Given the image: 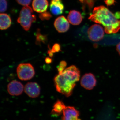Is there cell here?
Returning a JSON list of instances; mask_svg holds the SVG:
<instances>
[{"label":"cell","mask_w":120,"mask_h":120,"mask_svg":"<svg viewBox=\"0 0 120 120\" xmlns=\"http://www.w3.org/2000/svg\"><path fill=\"white\" fill-rule=\"evenodd\" d=\"M0 11L1 13H2L7 11L8 8V2L6 0H0Z\"/></svg>","instance_id":"20"},{"label":"cell","mask_w":120,"mask_h":120,"mask_svg":"<svg viewBox=\"0 0 120 120\" xmlns=\"http://www.w3.org/2000/svg\"><path fill=\"white\" fill-rule=\"evenodd\" d=\"M47 38L46 35L42 34L40 32V30L38 29L37 30L36 43H39L41 42L45 43L47 41Z\"/></svg>","instance_id":"17"},{"label":"cell","mask_w":120,"mask_h":120,"mask_svg":"<svg viewBox=\"0 0 120 120\" xmlns=\"http://www.w3.org/2000/svg\"><path fill=\"white\" fill-rule=\"evenodd\" d=\"M24 86L20 82L13 80L9 83L8 91L9 94L13 96H18L22 94L23 91Z\"/></svg>","instance_id":"10"},{"label":"cell","mask_w":120,"mask_h":120,"mask_svg":"<svg viewBox=\"0 0 120 120\" xmlns=\"http://www.w3.org/2000/svg\"><path fill=\"white\" fill-rule=\"evenodd\" d=\"M79 112L75 107L66 106L63 112L62 120H81L79 118Z\"/></svg>","instance_id":"11"},{"label":"cell","mask_w":120,"mask_h":120,"mask_svg":"<svg viewBox=\"0 0 120 120\" xmlns=\"http://www.w3.org/2000/svg\"><path fill=\"white\" fill-rule=\"evenodd\" d=\"M62 75L73 83L79 81L80 76V72L79 69L75 65H71L65 69Z\"/></svg>","instance_id":"6"},{"label":"cell","mask_w":120,"mask_h":120,"mask_svg":"<svg viewBox=\"0 0 120 120\" xmlns=\"http://www.w3.org/2000/svg\"><path fill=\"white\" fill-rule=\"evenodd\" d=\"M11 24V17L6 13H1L0 15V28L1 30H7L10 27Z\"/></svg>","instance_id":"15"},{"label":"cell","mask_w":120,"mask_h":120,"mask_svg":"<svg viewBox=\"0 0 120 120\" xmlns=\"http://www.w3.org/2000/svg\"><path fill=\"white\" fill-rule=\"evenodd\" d=\"M66 106L61 101L58 100L54 105L51 114L54 116H58L63 113L64 109Z\"/></svg>","instance_id":"16"},{"label":"cell","mask_w":120,"mask_h":120,"mask_svg":"<svg viewBox=\"0 0 120 120\" xmlns=\"http://www.w3.org/2000/svg\"><path fill=\"white\" fill-rule=\"evenodd\" d=\"M54 25L56 30L60 33L67 32L70 27L69 21L63 16L56 18L54 21Z\"/></svg>","instance_id":"8"},{"label":"cell","mask_w":120,"mask_h":120,"mask_svg":"<svg viewBox=\"0 0 120 120\" xmlns=\"http://www.w3.org/2000/svg\"><path fill=\"white\" fill-rule=\"evenodd\" d=\"M67 63L64 61H62L60 62L59 66L57 67V70L58 72V74H62L64 71L65 69L67 67Z\"/></svg>","instance_id":"19"},{"label":"cell","mask_w":120,"mask_h":120,"mask_svg":"<svg viewBox=\"0 0 120 120\" xmlns=\"http://www.w3.org/2000/svg\"><path fill=\"white\" fill-rule=\"evenodd\" d=\"M87 33L89 39L94 41L101 40L105 34L103 27L97 24H94L90 27L88 29Z\"/></svg>","instance_id":"5"},{"label":"cell","mask_w":120,"mask_h":120,"mask_svg":"<svg viewBox=\"0 0 120 120\" xmlns=\"http://www.w3.org/2000/svg\"><path fill=\"white\" fill-rule=\"evenodd\" d=\"M49 6L47 0H33L32 7L33 9L38 13L46 11Z\"/></svg>","instance_id":"13"},{"label":"cell","mask_w":120,"mask_h":120,"mask_svg":"<svg viewBox=\"0 0 120 120\" xmlns=\"http://www.w3.org/2000/svg\"><path fill=\"white\" fill-rule=\"evenodd\" d=\"M48 53L50 56L52 57L53 56V53L52 52V51H51V50H48Z\"/></svg>","instance_id":"27"},{"label":"cell","mask_w":120,"mask_h":120,"mask_svg":"<svg viewBox=\"0 0 120 120\" xmlns=\"http://www.w3.org/2000/svg\"><path fill=\"white\" fill-rule=\"evenodd\" d=\"M60 49V47L59 44L58 43H56L53 45L52 47V49H51V51L53 53L59 52Z\"/></svg>","instance_id":"22"},{"label":"cell","mask_w":120,"mask_h":120,"mask_svg":"<svg viewBox=\"0 0 120 120\" xmlns=\"http://www.w3.org/2000/svg\"><path fill=\"white\" fill-rule=\"evenodd\" d=\"M36 17L32 8L30 6H24L20 12L17 22L26 31L30 30L32 23L35 22Z\"/></svg>","instance_id":"3"},{"label":"cell","mask_w":120,"mask_h":120,"mask_svg":"<svg viewBox=\"0 0 120 120\" xmlns=\"http://www.w3.org/2000/svg\"><path fill=\"white\" fill-rule=\"evenodd\" d=\"M114 15H115V16H116L117 19H120V12H116Z\"/></svg>","instance_id":"25"},{"label":"cell","mask_w":120,"mask_h":120,"mask_svg":"<svg viewBox=\"0 0 120 120\" xmlns=\"http://www.w3.org/2000/svg\"><path fill=\"white\" fill-rule=\"evenodd\" d=\"M31 0H16L19 4L24 6H28L31 2Z\"/></svg>","instance_id":"21"},{"label":"cell","mask_w":120,"mask_h":120,"mask_svg":"<svg viewBox=\"0 0 120 120\" xmlns=\"http://www.w3.org/2000/svg\"><path fill=\"white\" fill-rule=\"evenodd\" d=\"M39 17L41 20H49L52 17V15L49 12L46 11L40 13Z\"/></svg>","instance_id":"18"},{"label":"cell","mask_w":120,"mask_h":120,"mask_svg":"<svg viewBox=\"0 0 120 120\" xmlns=\"http://www.w3.org/2000/svg\"><path fill=\"white\" fill-rule=\"evenodd\" d=\"M45 62L47 64H50L52 62V60L51 58H49V57H46L45 60Z\"/></svg>","instance_id":"24"},{"label":"cell","mask_w":120,"mask_h":120,"mask_svg":"<svg viewBox=\"0 0 120 120\" xmlns=\"http://www.w3.org/2000/svg\"><path fill=\"white\" fill-rule=\"evenodd\" d=\"M104 2L107 6H111L114 5L115 3L116 2L115 0H105Z\"/></svg>","instance_id":"23"},{"label":"cell","mask_w":120,"mask_h":120,"mask_svg":"<svg viewBox=\"0 0 120 120\" xmlns=\"http://www.w3.org/2000/svg\"><path fill=\"white\" fill-rule=\"evenodd\" d=\"M64 7L61 0H52L50 5V9L52 14L58 15L62 14Z\"/></svg>","instance_id":"12"},{"label":"cell","mask_w":120,"mask_h":120,"mask_svg":"<svg viewBox=\"0 0 120 120\" xmlns=\"http://www.w3.org/2000/svg\"><path fill=\"white\" fill-rule=\"evenodd\" d=\"M24 90L29 97L34 98L39 96L41 92L40 87L36 82H30L25 85Z\"/></svg>","instance_id":"9"},{"label":"cell","mask_w":120,"mask_h":120,"mask_svg":"<svg viewBox=\"0 0 120 120\" xmlns=\"http://www.w3.org/2000/svg\"><path fill=\"white\" fill-rule=\"evenodd\" d=\"M69 22L73 25H79L82 21L83 18L80 12L75 10L69 12L68 16Z\"/></svg>","instance_id":"14"},{"label":"cell","mask_w":120,"mask_h":120,"mask_svg":"<svg viewBox=\"0 0 120 120\" xmlns=\"http://www.w3.org/2000/svg\"><path fill=\"white\" fill-rule=\"evenodd\" d=\"M17 73L18 78L22 80H29L35 75L34 68L30 63H22L17 67Z\"/></svg>","instance_id":"4"},{"label":"cell","mask_w":120,"mask_h":120,"mask_svg":"<svg viewBox=\"0 0 120 120\" xmlns=\"http://www.w3.org/2000/svg\"><path fill=\"white\" fill-rule=\"evenodd\" d=\"M88 19L96 23L102 24L107 34L116 33L120 30V20L107 8L103 6L95 7Z\"/></svg>","instance_id":"1"},{"label":"cell","mask_w":120,"mask_h":120,"mask_svg":"<svg viewBox=\"0 0 120 120\" xmlns=\"http://www.w3.org/2000/svg\"><path fill=\"white\" fill-rule=\"evenodd\" d=\"M54 84L57 91L67 97L71 96L75 86L67 79L62 74H58L54 79Z\"/></svg>","instance_id":"2"},{"label":"cell","mask_w":120,"mask_h":120,"mask_svg":"<svg viewBox=\"0 0 120 120\" xmlns=\"http://www.w3.org/2000/svg\"><path fill=\"white\" fill-rule=\"evenodd\" d=\"M116 48L117 52L120 56V42L117 45Z\"/></svg>","instance_id":"26"},{"label":"cell","mask_w":120,"mask_h":120,"mask_svg":"<svg viewBox=\"0 0 120 120\" xmlns=\"http://www.w3.org/2000/svg\"><path fill=\"white\" fill-rule=\"evenodd\" d=\"M97 80L94 76L91 73H87L84 75L81 79V86L85 89L91 90L95 86Z\"/></svg>","instance_id":"7"}]
</instances>
